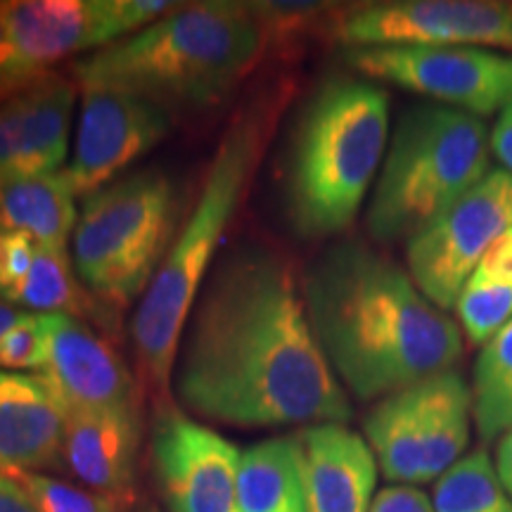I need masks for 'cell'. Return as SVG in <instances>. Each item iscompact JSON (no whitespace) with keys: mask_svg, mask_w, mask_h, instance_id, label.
<instances>
[{"mask_svg":"<svg viewBox=\"0 0 512 512\" xmlns=\"http://www.w3.org/2000/svg\"><path fill=\"white\" fill-rule=\"evenodd\" d=\"M185 411L233 427L347 425L351 403L313 335L302 280L268 245H240L211 268L178 344Z\"/></svg>","mask_w":512,"mask_h":512,"instance_id":"6da1fadb","label":"cell"},{"mask_svg":"<svg viewBox=\"0 0 512 512\" xmlns=\"http://www.w3.org/2000/svg\"><path fill=\"white\" fill-rule=\"evenodd\" d=\"M302 294L330 368L361 401L456 370L463 356L458 320L366 242L325 249L302 275Z\"/></svg>","mask_w":512,"mask_h":512,"instance_id":"7a4b0ae2","label":"cell"},{"mask_svg":"<svg viewBox=\"0 0 512 512\" xmlns=\"http://www.w3.org/2000/svg\"><path fill=\"white\" fill-rule=\"evenodd\" d=\"M287 95L290 86L275 83L252 95L230 117L204 176L195 209L171 242L162 268L133 313L131 337L138 363L159 392H169L178 344L192 306L216 264L223 233L233 223L259 169Z\"/></svg>","mask_w":512,"mask_h":512,"instance_id":"3957f363","label":"cell"},{"mask_svg":"<svg viewBox=\"0 0 512 512\" xmlns=\"http://www.w3.org/2000/svg\"><path fill=\"white\" fill-rule=\"evenodd\" d=\"M247 3L204 0L74 64L81 88H114L164 107H209L226 100L264 53Z\"/></svg>","mask_w":512,"mask_h":512,"instance_id":"277c9868","label":"cell"},{"mask_svg":"<svg viewBox=\"0 0 512 512\" xmlns=\"http://www.w3.org/2000/svg\"><path fill=\"white\" fill-rule=\"evenodd\" d=\"M389 95L366 79L335 76L306 102L285 164V211L306 240L356 219L387 155Z\"/></svg>","mask_w":512,"mask_h":512,"instance_id":"5b68a950","label":"cell"},{"mask_svg":"<svg viewBox=\"0 0 512 512\" xmlns=\"http://www.w3.org/2000/svg\"><path fill=\"white\" fill-rule=\"evenodd\" d=\"M491 171L484 121L451 107H413L399 119L368 207L373 240H411Z\"/></svg>","mask_w":512,"mask_h":512,"instance_id":"8992f818","label":"cell"},{"mask_svg":"<svg viewBox=\"0 0 512 512\" xmlns=\"http://www.w3.org/2000/svg\"><path fill=\"white\" fill-rule=\"evenodd\" d=\"M176 214V185L159 169L91 192L72 235L79 283L117 311L143 299L176 238Z\"/></svg>","mask_w":512,"mask_h":512,"instance_id":"52a82bcc","label":"cell"},{"mask_svg":"<svg viewBox=\"0 0 512 512\" xmlns=\"http://www.w3.org/2000/svg\"><path fill=\"white\" fill-rule=\"evenodd\" d=\"M389 484H427L463 458L472 432V392L458 370L384 396L363 422Z\"/></svg>","mask_w":512,"mask_h":512,"instance_id":"ba28073f","label":"cell"},{"mask_svg":"<svg viewBox=\"0 0 512 512\" xmlns=\"http://www.w3.org/2000/svg\"><path fill=\"white\" fill-rule=\"evenodd\" d=\"M344 48L460 46L512 50V0H387L330 17Z\"/></svg>","mask_w":512,"mask_h":512,"instance_id":"9c48e42d","label":"cell"},{"mask_svg":"<svg viewBox=\"0 0 512 512\" xmlns=\"http://www.w3.org/2000/svg\"><path fill=\"white\" fill-rule=\"evenodd\" d=\"M510 228L512 176L498 166L406 242L413 283L441 311L456 309L467 278Z\"/></svg>","mask_w":512,"mask_h":512,"instance_id":"30bf717a","label":"cell"},{"mask_svg":"<svg viewBox=\"0 0 512 512\" xmlns=\"http://www.w3.org/2000/svg\"><path fill=\"white\" fill-rule=\"evenodd\" d=\"M169 0H3L0 17L31 76L83 50H102L171 15Z\"/></svg>","mask_w":512,"mask_h":512,"instance_id":"8fae6325","label":"cell"},{"mask_svg":"<svg viewBox=\"0 0 512 512\" xmlns=\"http://www.w3.org/2000/svg\"><path fill=\"white\" fill-rule=\"evenodd\" d=\"M356 72L430 98L434 105L489 117L512 100V55L460 46L349 48Z\"/></svg>","mask_w":512,"mask_h":512,"instance_id":"7c38bea8","label":"cell"},{"mask_svg":"<svg viewBox=\"0 0 512 512\" xmlns=\"http://www.w3.org/2000/svg\"><path fill=\"white\" fill-rule=\"evenodd\" d=\"M174 124V112L155 100L114 88H83L74 157L64 169L74 195L88 197L117 181L126 166L162 143Z\"/></svg>","mask_w":512,"mask_h":512,"instance_id":"4fadbf2b","label":"cell"},{"mask_svg":"<svg viewBox=\"0 0 512 512\" xmlns=\"http://www.w3.org/2000/svg\"><path fill=\"white\" fill-rule=\"evenodd\" d=\"M152 470L171 512H238L240 448L178 411H162L150 441Z\"/></svg>","mask_w":512,"mask_h":512,"instance_id":"5bb4252c","label":"cell"},{"mask_svg":"<svg viewBox=\"0 0 512 512\" xmlns=\"http://www.w3.org/2000/svg\"><path fill=\"white\" fill-rule=\"evenodd\" d=\"M48 363L41 377L67 413L140 411L138 384L105 337L67 313H41Z\"/></svg>","mask_w":512,"mask_h":512,"instance_id":"9a60e30c","label":"cell"},{"mask_svg":"<svg viewBox=\"0 0 512 512\" xmlns=\"http://www.w3.org/2000/svg\"><path fill=\"white\" fill-rule=\"evenodd\" d=\"M74 102V81L53 72L0 102V185L62 171Z\"/></svg>","mask_w":512,"mask_h":512,"instance_id":"2e32d148","label":"cell"},{"mask_svg":"<svg viewBox=\"0 0 512 512\" xmlns=\"http://www.w3.org/2000/svg\"><path fill=\"white\" fill-rule=\"evenodd\" d=\"M302 453L306 512H368L377 460L368 441L347 425H311L294 434Z\"/></svg>","mask_w":512,"mask_h":512,"instance_id":"e0dca14e","label":"cell"},{"mask_svg":"<svg viewBox=\"0 0 512 512\" xmlns=\"http://www.w3.org/2000/svg\"><path fill=\"white\" fill-rule=\"evenodd\" d=\"M67 411L41 375L0 370V472L62 465Z\"/></svg>","mask_w":512,"mask_h":512,"instance_id":"ac0fdd59","label":"cell"},{"mask_svg":"<svg viewBox=\"0 0 512 512\" xmlns=\"http://www.w3.org/2000/svg\"><path fill=\"white\" fill-rule=\"evenodd\" d=\"M143 420L140 411L67 413L62 463L98 494L131 501Z\"/></svg>","mask_w":512,"mask_h":512,"instance_id":"d6986e66","label":"cell"},{"mask_svg":"<svg viewBox=\"0 0 512 512\" xmlns=\"http://www.w3.org/2000/svg\"><path fill=\"white\" fill-rule=\"evenodd\" d=\"M74 200L64 169L0 185V230L29 235L38 247L67 249L79 221Z\"/></svg>","mask_w":512,"mask_h":512,"instance_id":"ffe728a7","label":"cell"},{"mask_svg":"<svg viewBox=\"0 0 512 512\" xmlns=\"http://www.w3.org/2000/svg\"><path fill=\"white\" fill-rule=\"evenodd\" d=\"M238 512H306L297 437H273L242 453Z\"/></svg>","mask_w":512,"mask_h":512,"instance_id":"44dd1931","label":"cell"},{"mask_svg":"<svg viewBox=\"0 0 512 512\" xmlns=\"http://www.w3.org/2000/svg\"><path fill=\"white\" fill-rule=\"evenodd\" d=\"M456 316L465 337L479 347L512 320V228L467 278L456 302Z\"/></svg>","mask_w":512,"mask_h":512,"instance_id":"7402d4cb","label":"cell"},{"mask_svg":"<svg viewBox=\"0 0 512 512\" xmlns=\"http://www.w3.org/2000/svg\"><path fill=\"white\" fill-rule=\"evenodd\" d=\"M470 392L472 420L484 444L512 432V320L479 349Z\"/></svg>","mask_w":512,"mask_h":512,"instance_id":"603a6c76","label":"cell"},{"mask_svg":"<svg viewBox=\"0 0 512 512\" xmlns=\"http://www.w3.org/2000/svg\"><path fill=\"white\" fill-rule=\"evenodd\" d=\"M3 299L36 313H67L74 318L95 311L86 287L72 271V256H67V249L53 247L36 249L34 266L27 278L15 290L3 294Z\"/></svg>","mask_w":512,"mask_h":512,"instance_id":"cb8c5ba5","label":"cell"},{"mask_svg":"<svg viewBox=\"0 0 512 512\" xmlns=\"http://www.w3.org/2000/svg\"><path fill=\"white\" fill-rule=\"evenodd\" d=\"M434 512H512L489 453L472 451L437 479Z\"/></svg>","mask_w":512,"mask_h":512,"instance_id":"d4e9b609","label":"cell"},{"mask_svg":"<svg viewBox=\"0 0 512 512\" xmlns=\"http://www.w3.org/2000/svg\"><path fill=\"white\" fill-rule=\"evenodd\" d=\"M41 512H119V501L41 472H8Z\"/></svg>","mask_w":512,"mask_h":512,"instance_id":"484cf974","label":"cell"},{"mask_svg":"<svg viewBox=\"0 0 512 512\" xmlns=\"http://www.w3.org/2000/svg\"><path fill=\"white\" fill-rule=\"evenodd\" d=\"M48 363V337L41 313H24L8 335L0 339V370L41 375Z\"/></svg>","mask_w":512,"mask_h":512,"instance_id":"4316f807","label":"cell"},{"mask_svg":"<svg viewBox=\"0 0 512 512\" xmlns=\"http://www.w3.org/2000/svg\"><path fill=\"white\" fill-rule=\"evenodd\" d=\"M256 24L261 27L266 46L271 41H297L306 29L316 27L323 15H332L328 3H247Z\"/></svg>","mask_w":512,"mask_h":512,"instance_id":"83f0119b","label":"cell"},{"mask_svg":"<svg viewBox=\"0 0 512 512\" xmlns=\"http://www.w3.org/2000/svg\"><path fill=\"white\" fill-rule=\"evenodd\" d=\"M38 245L29 235L0 230V297L27 278L36 259Z\"/></svg>","mask_w":512,"mask_h":512,"instance_id":"f1b7e54d","label":"cell"},{"mask_svg":"<svg viewBox=\"0 0 512 512\" xmlns=\"http://www.w3.org/2000/svg\"><path fill=\"white\" fill-rule=\"evenodd\" d=\"M368 512H434V503L418 486L392 484L377 491Z\"/></svg>","mask_w":512,"mask_h":512,"instance_id":"f546056e","label":"cell"},{"mask_svg":"<svg viewBox=\"0 0 512 512\" xmlns=\"http://www.w3.org/2000/svg\"><path fill=\"white\" fill-rule=\"evenodd\" d=\"M34 79H38V76L27 74V69L19 62L8 31H5L3 17H0V102L8 100L10 95L22 91V88H27Z\"/></svg>","mask_w":512,"mask_h":512,"instance_id":"4dcf8cb0","label":"cell"},{"mask_svg":"<svg viewBox=\"0 0 512 512\" xmlns=\"http://www.w3.org/2000/svg\"><path fill=\"white\" fill-rule=\"evenodd\" d=\"M491 152L501 162V169L512 176V100L498 112L491 131Z\"/></svg>","mask_w":512,"mask_h":512,"instance_id":"1f68e13d","label":"cell"},{"mask_svg":"<svg viewBox=\"0 0 512 512\" xmlns=\"http://www.w3.org/2000/svg\"><path fill=\"white\" fill-rule=\"evenodd\" d=\"M0 512H41L15 479L0 472Z\"/></svg>","mask_w":512,"mask_h":512,"instance_id":"d6a6232c","label":"cell"},{"mask_svg":"<svg viewBox=\"0 0 512 512\" xmlns=\"http://www.w3.org/2000/svg\"><path fill=\"white\" fill-rule=\"evenodd\" d=\"M494 465H496V475H498V479H501L505 494H508L512 501V432L503 434V437L498 439Z\"/></svg>","mask_w":512,"mask_h":512,"instance_id":"836d02e7","label":"cell"},{"mask_svg":"<svg viewBox=\"0 0 512 512\" xmlns=\"http://www.w3.org/2000/svg\"><path fill=\"white\" fill-rule=\"evenodd\" d=\"M24 313H27V311H19V309H15V306L0 302V339L8 335L12 328H15V325L19 323V318H22Z\"/></svg>","mask_w":512,"mask_h":512,"instance_id":"e575fe53","label":"cell"},{"mask_svg":"<svg viewBox=\"0 0 512 512\" xmlns=\"http://www.w3.org/2000/svg\"><path fill=\"white\" fill-rule=\"evenodd\" d=\"M143 512H157V510H143Z\"/></svg>","mask_w":512,"mask_h":512,"instance_id":"d590c367","label":"cell"}]
</instances>
